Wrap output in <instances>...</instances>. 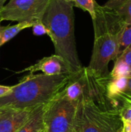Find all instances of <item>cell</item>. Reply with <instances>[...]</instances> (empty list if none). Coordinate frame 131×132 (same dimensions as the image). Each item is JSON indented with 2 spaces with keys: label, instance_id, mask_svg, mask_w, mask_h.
I'll list each match as a JSON object with an SVG mask.
<instances>
[{
  "label": "cell",
  "instance_id": "6da1fadb",
  "mask_svg": "<svg viewBox=\"0 0 131 132\" xmlns=\"http://www.w3.org/2000/svg\"><path fill=\"white\" fill-rule=\"evenodd\" d=\"M86 70L84 94L78 104L76 132H120L123 120L117 100L107 97L106 84L110 77H100Z\"/></svg>",
  "mask_w": 131,
  "mask_h": 132
},
{
  "label": "cell",
  "instance_id": "7a4b0ae2",
  "mask_svg": "<svg viewBox=\"0 0 131 132\" xmlns=\"http://www.w3.org/2000/svg\"><path fill=\"white\" fill-rule=\"evenodd\" d=\"M73 74L29 73L0 98V108L29 110L45 105L63 91Z\"/></svg>",
  "mask_w": 131,
  "mask_h": 132
},
{
  "label": "cell",
  "instance_id": "3957f363",
  "mask_svg": "<svg viewBox=\"0 0 131 132\" xmlns=\"http://www.w3.org/2000/svg\"><path fill=\"white\" fill-rule=\"evenodd\" d=\"M41 22L53 43L56 55L63 59L73 73L81 70L83 67L76 46L73 5L65 0H50Z\"/></svg>",
  "mask_w": 131,
  "mask_h": 132
},
{
  "label": "cell",
  "instance_id": "277c9868",
  "mask_svg": "<svg viewBox=\"0 0 131 132\" xmlns=\"http://www.w3.org/2000/svg\"><path fill=\"white\" fill-rule=\"evenodd\" d=\"M93 20L94 44L88 70L104 77L108 71L109 63L118 57L117 34L124 22L111 9L95 3V16Z\"/></svg>",
  "mask_w": 131,
  "mask_h": 132
},
{
  "label": "cell",
  "instance_id": "5b68a950",
  "mask_svg": "<svg viewBox=\"0 0 131 132\" xmlns=\"http://www.w3.org/2000/svg\"><path fill=\"white\" fill-rule=\"evenodd\" d=\"M77 106L69 101L63 92L44 106L43 122L46 132H74Z\"/></svg>",
  "mask_w": 131,
  "mask_h": 132
},
{
  "label": "cell",
  "instance_id": "8992f818",
  "mask_svg": "<svg viewBox=\"0 0 131 132\" xmlns=\"http://www.w3.org/2000/svg\"><path fill=\"white\" fill-rule=\"evenodd\" d=\"M50 0H9L0 11L1 21L36 22L41 20Z\"/></svg>",
  "mask_w": 131,
  "mask_h": 132
},
{
  "label": "cell",
  "instance_id": "52a82bcc",
  "mask_svg": "<svg viewBox=\"0 0 131 132\" xmlns=\"http://www.w3.org/2000/svg\"><path fill=\"white\" fill-rule=\"evenodd\" d=\"M35 109L0 108V132H18L30 118Z\"/></svg>",
  "mask_w": 131,
  "mask_h": 132
},
{
  "label": "cell",
  "instance_id": "ba28073f",
  "mask_svg": "<svg viewBox=\"0 0 131 132\" xmlns=\"http://www.w3.org/2000/svg\"><path fill=\"white\" fill-rule=\"evenodd\" d=\"M38 71H42V73L49 76L73 73L63 59L56 54L43 57L34 65L25 68L17 73L29 72L30 73H33Z\"/></svg>",
  "mask_w": 131,
  "mask_h": 132
},
{
  "label": "cell",
  "instance_id": "9c48e42d",
  "mask_svg": "<svg viewBox=\"0 0 131 132\" xmlns=\"http://www.w3.org/2000/svg\"><path fill=\"white\" fill-rule=\"evenodd\" d=\"M129 78L111 77L110 76L106 84V93L109 98L118 100L120 96L127 90Z\"/></svg>",
  "mask_w": 131,
  "mask_h": 132
},
{
  "label": "cell",
  "instance_id": "30bf717a",
  "mask_svg": "<svg viewBox=\"0 0 131 132\" xmlns=\"http://www.w3.org/2000/svg\"><path fill=\"white\" fill-rule=\"evenodd\" d=\"M45 105L36 108L30 118L18 132H46L43 122V110Z\"/></svg>",
  "mask_w": 131,
  "mask_h": 132
},
{
  "label": "cell",
  "instance_id": "8fae6325",
  "mask_svg": "<svg viewBox=\"0 0 131 132\" xmlns=\"http://www.w3.org/2000/svg\"><path fill=\"white\" fill-rule=\"evenodd\" d=\"M104 6L113 10L124 22L131 24V0H109Z\"/></svg>",
  "mask_w": 131,
  "mask_h": 132
},
{
  "label": "cell",
  "instance_id": "7c38bea8",
  "mask_svg": "<svg viewBox=\"0 0 131 132\" xmlns=\"http://www.w3.org/2000/svg\"><path fill=\"white\" fill-rule=\"evenodd\" d=\"M39 21V20H38ZM36 22H22L14 26H3L0 25V46L14 38L22 29L32 27Z\"/></svg>",
  "mask_w": 131,
  "mask_h": 132
},
{
  "label": "cell",
  "instance_id": "4fadbf2b",
  "mask_svg": "<svg viewBox=\"0 0 131 132\" xmlns=\"http://www.w3.org/2000/svg\"><path fill=\"white\" fill-rule=\"evenodd\" d=\"M118 56L127 49L131 47V24L124 22L117 34Z\"/></svg>",
  "mask_w": 131,
  "mask_h": 132
},
{
  "label": "cell",
  "instance_id": "5bb4252c",
  "mask_svg": "<svg viewBox=\"0 0 131 132\" xmlns=\"http://www.w3.org/2000/svg\"><path fill=\"white\" fill-rule=\"evenodd\" d=\"M95 0H74L73 5L80 8L90 13L92 19L95 16Z\"/></svg>",
  "mask_w": 131,
  "mask_h": 132
},
{
  "label": "cell",
  "instance_id": "9a60e30c",
  "mask_svg": "<svg viewBox=\"0 0 131 132\" xmlns=\"http://www.w3.org/2000/svg\"><path fill=\"white\" fill-rule=\"evenodd\" d=\"M118 100L122 101V104L120 105V114L122 120L131 121V102L124 99Z\"/></svg>",
  "mask_w": 131,
  "mask_h": 132
},
{
  "label": "cell",
  "instance_id": "2e32d148",
  "mask_svg": "<svg viewBox=\"0 0 131 132\" xmlns=\"http://www.w3.org/2000/svg\"><path fill=\"white\" fill-rule=\"evenodd\" d=\"M32 32L35 36H42L47 34V29L46 26L42 24L41 20L36 21V22L32 26Z\"/></svg>",
  "mask_w": 131,
  "mask_h": 132
},
{
  "label": "cell",
  "instance_id": "e0dca14e",
  "mask_svg": "<svg viewBox=\"0 0 131 132\" xmlns=\"http://www.w3.org/2000/svg\"><path fill=\"white\" fill-rule=\"evenodd\" d=\"M117 59L123 62L131 70V47L124 51Z\"/></svg>",
  "mask_w": 131,
  "mask_h": 132
},
{
  "label": "cell",
  "instance_id": "ac0fdd59",
  "mask_svg": "<svg viewBox=\"0 0 131 132\" xmlns=\"http://www.w3.org/2000/svg\"><path fill=\"white\" fill-rule=\"evenodd\" d=\"M12 90V87L0 85V98L8 94Z\"/></svg>",
  "mask_w": 131,
  "mask_h": 132
},
{
  "label": "cell",
  "instance_id": "d6986e66",
  "mask_svg": "<svg viewBox=\"0 0 131 132\" xmlns=\"http://www.w3.org/2000/svg\"><path fill=\"white\" fill-rule=\"evenodd\" d=\"M120 132H131V121H123V126Z\"/></svg>",
  "mask_w": 131,
  "mask_h": 132
},
{
  "label": "cell",
  "instance_id": "ffe728a7",
  "mask_svg": "<svg viewBox=\"0 0 131 132\" xmlns=\"http://www.w3.org/2000/svg\"><path fill=\"white\" fill-rule=\"evenodd\" d=\"M119 99H124V100H126V101H128L131 102V93L129 92H125L124 94H123L120 97Z\"/></svg>",
  "mask_w": 131,
  "mask_h": 132
},
{
  "label": "cell",
  "instance_id": "44dd1931",
  "mask_svg": "<svg viewBox=\"0 0 131 132\" xmlns=\"http://www.w3.org/2000/svg\"><path fill=\"white\" fill-rule=\"evenodd\" d=\"M126 92L131 93V77L129 78V81H128V87H127V90Z\"/></svg>",
  "mask_w": 131,
  "mask_h": 132
},
{
  "label": "cell",
  "instance_id": "7402d4cb",
  "mask_svg": "<svg viewBox=\"0 0 131 132\" xmlns=\"http://www.w3.org/2000/svg\"><path fill=\"white\" fill-rule=\"evenodd\" d=\"M7 0H0V11L2 10V9L3 8V6L5 5V3Z\"/></svg>",
  "mask_w": 131,
  "mask_h": 132
},
{
  "label": "cell",
  "instance_id": "603a6c76",
  "mask_svg": "<svg viewBox=\"0 0 131 132\" xmlns=\"http://www.w3.org/2000/svg\"><path fill=\"white\" fill-rule=\"evenodd\" d=\"M66 2H69V3H71L72 5H73V1L74 0H65Z\"/></svg>",
  "mask_w": 131,
  "mask_h": 132
},
{
  "label": "cell",
  "instance_id": "cb8c5ba5",
  "mask_svg": "<svg viewBox=\"0 0 131 132\" xmlns=\"http://www.w3.org/2000/svg\"><path fill=\"white\" fill-rule=\"evenodd\" d=\"M75 132H76V130H75Z\"/></svg>",
  "mask_w": 131,
  "mask_h": 132
},
{
  "label": "cell",
  "instance_id": "d4e9b609",
  "mask_svg": "<svg viewBox=\"0 0 131 132\" xmlns=\"http://www.w3.org/2000/svg\"><path fill=\"white\" fill-rule=\"evenodd\" d=\"M74 132H75V131H74Z\"/></svg>",
  "mask_w": 131,
  "mask_h": 132
}]
</instances>
